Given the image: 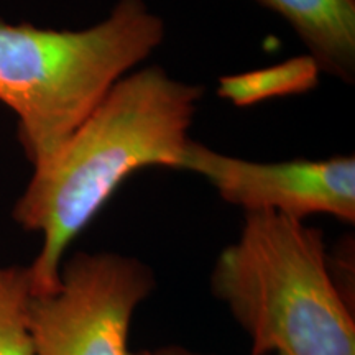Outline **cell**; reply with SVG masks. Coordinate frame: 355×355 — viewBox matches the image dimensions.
<instances>
[{
	"instance_id": "obj_1",
	"label": "cell",
	"mask_w": 355,
	"mask_h": 355,
	"mask_svg": "<svg viewBox=\"0 0 355 355\" xmlns=\"http://www.w3.org/2000/svg\"><path fill=\"white\" fill-rule=\"evenodd\" d=\"M202 86L148 66L119 79L56 157L33 170L12 217L42 235L26 266L33 296L60 286L71 243L94 220L123 181L144 168L180 170Z\"/></svg>"
},
{
	"instance_id": "obj_2",
	"label": "cell",
	"mask_w": 355,
	"mask_h": 355,
	"mask_svg": "<svg viewBox=\"0 0 355 355\" xmlns=\"http://www.w3.org/2000/svg\"><path fill=\"white\" fill-rule=\"evenodd\" d=\"M211 290L252 355H355V321L321 230L278 212H245L217 257Z\"/></svg>"
},
{
	"instance_id": "obj_3",
	"label": "cell",
	"mask_w": 355,
	"mask_h": 355,
	"mask_svg": "<svg viewBox=\"0 0 355 355\" xmlns=\"http://www.w3.org/2000/svg\"><path fill=\"white\" fill-rule=\"evenodd\" d=\"M165 40V21L144 0H119L84 30L38 28L0 20V102L19 119L33 170L56 157L119 79Z\"/></svg>"
},
{
	"instance_id": "obj_4",
	"label": "cell",
	"mask_w": 355,
	"mask_h": 355,
	"mask_svg": "<svg viewBox=\"0 0 355 355\" xmlns=\"http://www.w3.org/2000/svg\"><path fill=\"white\" fill-rule=\"evenodd\" d=\"M155 290L148 265L114 252H78L61 266L60 286L30 304L37 355H130L137 308Z\"/></svg>"
},
{
	"instance_id": "obj_5",
	"label": "cell",
	"mask_w": 355,
	"mask_h": 355,
	"mask_svg": "<svg viewBox=\"0 0 355 355\" xmlns=\"http://www.w3.org/2000/svg\"><path fill=\"white\" fill-rule=\"evenodd\" d=\"M180 170L193 171L214 186L220 198L245 212H278L303 220L327 214L354 224L355 157L248 162L217 153L191 140Z\"/></svg>"
},
{
	"instance_id": "obj_6",
	"label": "cell",
	"mask_w": 355,
	"mask_h": 355,
	"mask_svg": "<svg viewBox=\"0 0 355 355\" xmlns=\"http://www.w3.org/2000/svg\"><path fill=\"white\" fill-rule=\"evenodd\" d=\"M282 15L321 73L354 83L355 0H257Z\"/></svg>"
},
{
	"instance_id": "obj_7",
	"label": "cell",
	"mask_w": 355,
	"mask_h": 355,
	"mask_svg": "<svg viewBox=\"0 0 355 355\" xmlns=\"http://www.w3.org/2000/svg\"><path fill=\"white\" fill-rule=\"evenodd\" d=\"M321 74L318 63L309 55L296 56L270 68L222 76L217 94L237 107H250L273 97L313 91L318 87Z\"/></svg>"
},
{
	"instance_id": "obj_8",
	"label": "cell",
	"mask_w": 355,
	"mask_h": 355,
	"mask_svg": "<svg viewBox=\"0 0 355 355\" xmlns=\"http://www.w3.org/2000/svg\"><path fill=\"white\" fill-rule=\"evenodd\" d=\"M32 298L28 268L0 263V355H37L30 329Z\"/></svg>"
},
{
	"instance_id": "obj_9",
	"label": "cell",
	"mask_w": 355,
	"mask_h": 355,
	"mask_svg": "<svg viewBox=\"0 0 355 355\" xmlns=\"http://www.w3.org/2000/svg\"><path fill=\"white\" fill-rule=\"evenodd\" d=\"M130 355H204V354L191 352V350L178 347V345H168V347H159V349H153V350H141V352H132Z\"/></svg>"
}]
</instances>
